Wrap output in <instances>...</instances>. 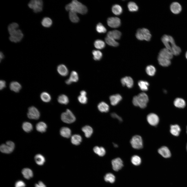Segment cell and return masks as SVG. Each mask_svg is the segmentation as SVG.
<instances>
[{"label": "cell", "mask_w": 187, "mask_h": 187, "mask_svg": "<svg viewBox=\"0 0 187 187\" xmlns=\"http://www.w3.org/2000/svg\"><path fill=\"white\" fill-rule=\"evenodd\" d=\"M162 41L165 47L173 55L177 56L181 53L180 48L176 45L173 38L171 36L164 35L162 37Z\"/></svg>", "instance_id": "cell-1"}, {"label": "cell", "mask_w": 187, "mask_h": 187, "mask_svg": "<svg viewBox=\"0 0 187 187\" xmlns=\"http://www.w3.org/2000/svg\"><path fill=\"white\" fill-rule=\"evenodd\" d=\"M66 10L72 11L83 15L86 14L88 9L86 6L77 0H74L66 5L65 6Z\"/></svg>", "instance_id": "cell-2"}, {"label": "cell", "mask_w": 187, "mask_h": 187, "mask_svg": "<svg viewBox=\"0 0 187 187\" xmlns=\"http://www.w3.org/2000/svg\"><path fill=\"white\" fill-rule=\"evenodd\" d=\"M148 101V97L147 94L142 92L135 96L133 98L132 102L135 106L143 109L146 106Z\"/></svg>", "instance_id": "cell-3"}, {"label": "cell", "mask_w": 187, "mask_h": 187, "mask_svg": "<svg viewBox=\"0 0 187 187\" xmlns=\"http://www.w3.org/2000/svg\"><path fill=\"white\" fill-rule=\"evenodd\" d=\"M136 38L140 40H145L149 41L151 36L149 30L145 28L139 29L137 31L136 34Z\"/></svg>", "instance_id": "cell-4"}, {"label": "cell", "mask_w": 187, "mask_h": 187, "mask_svg": "<svg viewBox=\"0 0 187 187\" xmlns=\"http://www.w3.org/2000/svg\"><path fill=\"white\" fill-rule=\"evenodd\" d=\"M28 5L34 12H39L42 10L43 2L42 0H32L29 2Z\"/></svg>", "instance_id": "cell-5"}, {"label": "cell", "mask_w": 187, "mask_h": 187, "mask_svg": "<svg viewBox=\"0 0 187 187\" xmlns=\"http://www.w3.org/2000/svg\"><path fill=\"white\" fill-rule=\"evenodd\" d=\"M61 118L62 121L68 124L72 123L76 120L75 116L72 112L69 109H67L65 112L62 114Z\"/></svg>", "instance_id": "cell-6"}, {"label": "cell", "mask_w": 187, "mask_h": 187, "mask_svg": "<svg viewBox=\"0 0 187 187\" xmlns=\"http://www.w3.org/2000/svg\"><path fill=\"white\" fill-rule=\"evenodd\" d=\"M9 33L10 35L9 37L10 40L15 43L20 42L23 37V35L22 31L19 29L15 30Z\"/></svg>", "instance_id": "cell-7"}, {"label": "cell", "mask_w": 187, "mask_h": 187, "mask_svg": "<svg viewBox=\"0 0 187 187\" xmlns=\"http://www.w3.org/2000/svg\"><path fill=\"white\" fill-rule=\"evenodd\" d=\"M132 147L136 149H140L143 148V144L142 139L140 136L136 135L133 136L130 141Z\"/></svg>", "instance_id": "cell-8"}, {"label": "cell", "mask_w": 187, "mask_h": 187, "mask_svg": "<svg viewBox=\"0 0 187 187\" xmlns=\"http://www.w3.org/2000/svg\"><path fill=\"white\" fill-rule=\"evenodd\" d=\"M14 143L10 141L6 142V144H2L0 146V150L2 153H10L12 152L14 149Z\"/></svg>", "instance_id": "cell-9"}, {"label": "cell", "mask_w": 187, "mask_h": 187, "mask_svg": "<svg viewBox=\"0 0 187 187\" xmlns=\"http://www.w3.org/2000/svg\"><path fill=\"white\" fill-rule=\"evenodd\" d=\"M27 116L30 119H37L40 117V114L39 111L36 108L32 106L29 108Z\"/></svg>", "instance_id": "cell-10"}, {"label": "cell", "mask_w": 187, "mask_h": 187, "mask_svg": "<svg viewBox=\"0 0 187 187\" xmlns=\"http://www.w3.org/2000/svg\"><path fill=\"white\" fill-rule=\"evenodd\" d=\"M108 25L112 28H116L119 27L121 24L120 19L116 17H111L108 18L107 20Z\"/></svg>", "instance_id": "cell-11"}, {"label": "cell", "mask_w": 187, "mask_h": 187, "mask_svg": "<svg viewBox=\"0 0 187 187\" xmlns=\"http://www.w3.org/2000/svg\"><path fill=\"white\" fill-rule=\"evenodd\" d=\"M147 120L149 123L151 125L155 126L159 122V118L156 114L151 113L149 114L147 116Z\"/></svg>", "instance_id": "cell-12"}, {"label": "cell", "mask_w": 187, "mask_h": 187, "mask_svg": "<svg viewBox=\"0 0 187 187\" xmlns=\"http://www.w3.org/2000/svg\"><path fill=\"white\" fill-rule=\"evenodd\" d=\"M111 164L113 169L117 171L121 169L123 166V162L119 158H117L113 159Z\"/></svg>", "instance_id": "cell-13"}, {"label": "cell", "mask_w": 187, "mask_h": 187, "mask_svg": "<svg viewBox=\"0 0 187 187\" xmlns=\"http://www.w3.org/2000/svg\"><path fill=\"white\" fill-rule=\"evenodd\" d=\"M173 55L171 52L167 48H164L159 52L158 56L170 60L172 59Z\"/></svg>", "instance_id": "cell-14"}, {"label": "cell", "mask_w": 187, "mask_h": 187, "mask_svg": "<svg viewBox=\"0 0 187 187\" xmlns=\"http://www.w3.org/2000/svg\"><path fill=\"white\" fill-rule=\"evenodd\" d=\"M121 82L123 86H126L129 88H132L133 85V80L130 77L126 76L122 78L121 80Z\"/></svg>", "instance_id": "cell-15"}, {"label": "cell", "mask_w": 187, "mask_h": 187, "mask_svg": "<svg viewBox=\"0 0 187 187\" xmlns=\"http://www.w3.org/2000/svg\"><path fill=\"white\" fill-rule=\"evenodd\" d=\"M158 153L165 158H168L171 156V153L169 149L167 147L163 146L158 150Z\"/></svg>", "instance_id": "cell-16"}, {"label": "cell", "mask_w": 187, "mask_h": 187, "mask_svg": "<svg viewBox=\"0 0 187 187\" xmlns=\"http://www.w3.org/2000/svg\"><path fill=\"white\" fill-rule=\"evenodd\" d=\"M170 9L173 13L175 14H177L181 11L182 7L180 4L178 3L174 2L171 4Z\"/></svg>", "instance_id": "cell-17"}, {"label": "cell", "mask_w": 187, "mask_h": 187, "mask_svg": "<svg viewBox=\"0 0 187 187\" xmlns=\"http://www.w3.org/2000/svg\"><path fill=\"white\" fill-rule=\"evenodd\" d=\"M111 104L115 106L117 105L122 99L121 96L119 94H116L110 96L109 98Z\"/></svg>", "instance_id": "cell-18"}, {"label": "cell", "mask_w": 187, "mask_h": 187, "mask_svg": "<svg viewBox=\"0 0 187 187\" xmlns=\"http://www.w3.org/2000/svg\"><path fill=\"white\" fill-rule=\"evenodd\" d=\"M121 35V33L120 31L115 30L109 31L107 33V36L115 40L119 39Z\"/></svg>", "instance_id": "cell-19"}, {"label": "cell", "mask_w": 187, "mask_h": 187, "mask_svg": "<svg viewBox=\"0 0 187 187\" xmlns=\"http://www.w3.org/2000/svg\"><path fill=\"white\" fill-rule=\"evenodd\" d=\"M9 87L12 91L17 92L20 90L22 86L21 84L18 82L16 81H13L10 83Z\"/></svg>", "instance_id": "cell-20"}, {"label": "cell", "mask_w": 187, "mask_h": 187, "mask_svg": "<svg viewBox=\"0 0 187 187\" xmlns=\"http://www.w3.org/2000/svg\"><path fill=\"white\" fill-rule=\"evenodd\" d=\"M60 135L62 137L66 138H69L71 136V131L70 129L67 127H63L61 129L60 131Z\"/></svg>", "instance_id": "cell-21"}, {"label": "cell", "mask_w": 187, "mask_h": 187, "mask_svg": "<svg viewBox=\"0 0 187 187\" xmlns=\"http://www.w3.org/2000/svg\"><path fill=\"white\" fill-rule=\"evenodd\" d=\"M170 128V132L172 135L176 136H179L181 130L179 125L177 124L171 125Z\"/></svg>", "instance_id": "cell-22"}, {"label": "cell", "mask_w": 187, "mask_h": 187, "mask_svg": "<svg viewBox=\"0 0 187 187\" xmlns=\"http://www.w3.org/2000/svg\"><path fill=\"white\" fill-rule=\"evenodd\" d=\"M173 103L176 107L180 108H184L186 105L185 101L183 99L179 98H176L175 100Z\"/></svg>", "instance_id": "cell-23"}, {"label": "cell", "mask_w": 187, "mask_h": 187, "mask_svg": "<svg viewBox=\"0 0 187 187\" xmlns=\"http://www.w3.org/2000/svg\"><path fill=\"white\" fill-rule=\"evenodd\" d=\"M22 173L23 177L27 179H29L32 177L33 174L32 170L29 168H24L22 169Z\"/></svg>", "instance_id": "cell-24"}, {"label": "cell", "mask_w": 187, "mask_h": 187, "mask_svg": "<svg viewBox=\"0 0 187 187\" xmlns=\"http://www.w3.org/2000/svg\"><path fill=\"white\" fill-rule=\"evenodd\" d=\"M58 73L63 76H66L68 74V70L66 67L63 64H60L57 67Z\"/></svg>", "instance_id": "cell-25"}, {"label": "cell", "mask_w": 187, "mask_h": 187, "mask_svg": "<svg viewBox=\"0 0 187 187\" xmlns=\"http://www.w3.org/2000/svg\"><path fill=\"white\" fill-rule=\"evenodd\" d=\"M158 60L159 64L164 67H167L171 63L170 60L162 57L158 56Z\"/></svg>", "instance_id": "cell-26"}, {"label": "cell", "mask_w": 187, "mask_h": 187, "mask_svg": "<svg viewBox=\"0 0 187 187\" xmlns=\"http://www.w3.org/2000/svg\"><path fill=\"white\" fill-rule=\"evenodd\" d=\"M98 110L101 112H107L109 109V106L106 103L102 102L100 103L98 105Z\"/></svg>", "instance_id": "cell-27"}, {"label": "cell", "mask_w": 187, "mask_h": 187, "mask_svg": "<svg viewBox=\"0 0 187 187\" xmlns=\"http://www.w3.org/2000/svg\"><path fill=\"white\" fill-rule=\"evenodd\" d=\"M82 130L84 132L85 136L87 138L90 137L93 132L92 128L88 125H86L83 127L82 128Z\"/></svg>", "instance_id": "cell-28"}, {"label": "cell", "mask_w": 187, "mask_h": 187, "mask_svg": "<svg viewBox=\"0 0 187 187\" xmlns=\"http://www.w3.org/2000/svg\"><path fill=\"white\" fill-rule=\"evenodd\" d=\"M82 139V138L80 135L75 134L71 136V142L73 144L75 145H78L81 142Z\"/></svg>", "instance_id": "cell-29"}, {"label": "cell", "mask_w": 187, "mask_h": 187, "mask_svg": "<svg viewBox=\"0 0 187 187\" xmlns=\"http://www.w3.org/2000/svg\"><path fill=\"white\" fill-rule=\"evenodd\" d=\"M34 159L37 164L39 165H43L45 162L44 157L41 154L36 155L34 157Z\"/></svg>", "instance_id": "cell-30"}, {"label": "cell", "mask_w": 187, "mask_h": 187, "mask_svg": "<svg viewBox=\"0 0 187 187\" xmlns=\"http://www.w3.org/2000/svg\"><path fill=\"white\" fill-rule=\"evenodd\" d=\"M47 128L46 124L45 123L42 122L38 123L36 126L37 130L42 133L45 132L46 131Z\"/></svg>", "instance_id": "cell-31"}, {"label": "cell", "mask_w": 187, "mask_h": 187, "mask_svg": "<svg viewBox=\"0 0 187 187\" xmlns=\"http://www.w3.org/2000/svg\"><path fill=\"white\" fill-rule=\"evenodd\" d=\"M94 152L100 156H104L106 153L105 149L102 147L95 146L93 148Z\"/></svg>", "instance_id": "cell-32"}, {"label": "cell", "mask_w": 187, "mask_h": 187, "mask_svg": "<svg viewBox=\"0 0 187 187\" xmlns=\"http://www.w3.org/2000/svg\"><path fill=\"white\" fill-rule=\"evenodd\" d=\"M52 21L51 19L48 17H44L41 21L42 25L45 28H49L52 24Z\"/></svg>", "instance_id": "cell-33"}, {"label": "cell", "mask_w": 187, "mask_h": 187, "mask_svg": "<svg viewBox=\"0 0 187 187\" xmlns=\"http://www.w3.org/2000/svg\"><path fill=\"white\" fill-rule=\"evenodd\" d=\"M112 10L113 13L116 15H120L122 12V7L120 5L117 4L114 5L112 6Z\"/></svg>", "instance_id": "cell-34"}, {"label": "cell", "mask_w": 187, "mask_h": 187, "mask_svg": "<svg viewBox=\"0 0 187 187\" xmlns=\"http://www.w3.org/2000/svg\"><path fill=\"white\" fill-rule=\"evenodd\" d=\"M138 84L142 90L145 91L148 90L149 84L147 82L142 80L140 81L138 83Z\"/></svg>", "instance_id": "cell-35"}, {"label": "cell", "mask_w": 187, "mask_h": 187, "mask_svg": "<svg viewBox=\"0 0 187 187\" xmlns=\"http://www.w3.org/2000/svg\"><path fill=\"white\" fill-rule=\"evenodd\" d=\"M105 41L108 44L111 46L116 47L119 45L118 43L115 39L107 36L105 38Z\"/></svg>", "instance_id": "cell-36"}, {"label": "cell", "mask_w": 187, "mask_h": 187, "mask_svg": "<svg viewBox=\"0 0 187 187\" xmlns=\"http://www.w3.org/2000/svg\"><path fill=\"white\" fill-rule=\"evenodd\" d=\"M69 16L70 20L72 22L77 23L79 20V18L77 16L76 13L70 11Z\"/></svg>", "instance_id": "cell-37"}, {"label": "cell", "mask_w": 187, "mask_h": 187, "mask_svg": "<svg viewBox=\"0 0 187 187\" xmlns=\"http://www.w3.org/2000/svg\"><path fill=\"white\" fill-rule=\"evenodd\" d=\"M104 178L106 182L111 183H113L115 179L114 175L111 173H108L106 174L104 176Z\"/></svg>", "instance_id": "cell-38"}, {"label": "cell", "mask_w": 187, "mask_h": 187, "mask_svg": "<svg viewBox=\"0 0 187 187\" xmlns=\"http://www.w3.org/2000/svg\"><path fill=\"white\" fill-rule=\"evenodd\" d=\"M40 98L43 102H49L51 99L50 95L46 92H42L41 94Z\"/></svg>", "instance_id": "cell-39"}, {"label": "cell", "mask_w": 187, "mask_h": 187, "mask_svg": "<svg viewBox=\"0 0 187 187\" xmlns=\"http://www.w3.org/2000/svg\"><path fill=\"white\" fill-rule=\"evenodd\" d=\"M58 102L61 104H66L69 103V99L66 96L62 95L58 96Z\"/></svg>", "instance_id": "cell-40"}, {"label": "cell", "mask_w": 187, "mask_h": 187, "mask_svg": "<svg viewBox=\"0 0 187 187\" xmlns=\"http://www.w3.org/2000/svg\"><path fill=\"white\" fill-rule=\"evenodd\" d=\"M22 127L24 130L27 132H30L33 129V126L32 124L28 122L23 123L22 124Z\"/></svg>", "instance_id": "cell-41"}, {"label": "cell", "mask_w": 187, "mask_h": 187, "mask_svg": "<svg viewBox=\"0 0 187 187\" xmlns=\"http://www.w3.org/2000/svg\"><path fill=\"white\" fill-rule=\"evenodd\" d=\"M94 45L97 49H102L105 47V44L103 41L100 39H97L94 42Z\"/></svg>", "instance_id": "cell-42"}, {"label": "cell", "mask_w": 187, "mask_h": 187, "mask_svg": "<svg viewBox=\"0 0 187 187\" xmlns=\"http://www.w3.org/2000/svg\"><path fill=\"white\" fill-rule=\"evenodd\" d=\"M146 71L148 75L152 76L155 74L156 72V69L152 65H149L146 67Z\"/></svg>", "instance_id": "cell-43"}, {"label": "cell", "mask_w": 187, "mask_h": 187, "mask_svg": "<svg viewBox=\"0 0 187 187\" xmlns=\"http://www.w3.org/2000/svg\"><path fill=\"white\" fill-rule=\"evenodd\" d=\"M128 7L129 10L132 12L137 11L138 9L136 3L132 2H130L128 3Z\"/></svg>", "instance_id": "cell-44"}, {"label": "cell", "mask_w": 187, "mask_h": 187, "mask_svg": "<svg viewBox=\"0 0 187 187\" xmlns=\"http://www.w3.org/2000/svg\"><path fill=\"white\" fill-rule=\"evenodd\" d=\"M131 161L132 163L136 166L140 165L141 162V160L140 157L136 155L133 156L132 157Z\"/></svg>", "instance_id": "cell-45"}, {"label": "cell", "mask_w": 187, "mask_h": 187, "mask_svg": "<svg viewBox=\"0 0 187 187\" xmlns=\"http://www.w3.org/2000/svg\"><path fill=\"white\" fill-rule=\"evenodd\" d=\"M92 54L93 55V58L95 60H99L102 57V53L99 50H94L92 51Z\"/></svg>", "instance_id": "cell-46"}, {"label": "cell", "mask_w": 187, "mask_h": 187, "mask_svg": "<svg viewBox=\"0 0 187 187\" xmlns=\"http://www.w3.org/2000/svg\"><path fill=\"white\" fill-rule=\"evenodd\" d=\"M71 82H76L78 79V76L77 73L75 71H72L68 79Z\"/></svg>", "instance_id": "cell-47"}, {"label": "cell", "mask_w": 187, "mask_h": 187, "mask_svg": "<svg viewBox=\"0 0 187 187\" xmlns=\"http://www.w3.org/2000/svg\"><path fill=\"white\" fill-rule=\"evenodd\" d=\"M96 29L99 33H104L106 31V29L101 23H99L97 24Z\"/></svg>", "instance_id": "cell-48"}, {"label": "cell", "mask_w": 187, "mask_h": 187, "mask_svg": "<svg viewBox=\"0 0 187 187\" xmlns=\"http://www.w3.org/2000/svg\"><path fill=\"white\" fill-rule=\"evenodd\" d=\"M19 25L17 23L14 22L10 24L8 27V32L10 33L14 30L18 29Z\"/></svg>", "instance_id": "cell-49"}, {"label": "cell", "mask_w": 187, "mask_h": 187, "mask_svg": "<svg viewBox=\"0 0 187 187\" xmlns=\"http://www.w3.org/2000/svg\"><path fill=\"white\" fill-rule=\"evenodd\" d=\"M79 101L82 104H85L87 102V98L86 96L80 95L78 98Z\"/></svg>", "instance_id": "cell-50"}, {"label": "cell", "mask_w": 187, "mask_h": 187, "mask_svg": "<svg viewBox=\"0 0 187 187\" xmlns=\"http://www.w3.org/2000/svg\"><path fill=\"white\" fill-rule=\"evenodd\" d=\"M26 184L25 183L22 181L19 180L15 183V187H25Z\"/></svg>", "instance_id": "cell-51"}, {"label": "cell", "mask_w": 187, "mask_h": 187, "mask_svg": "<svg viewBox=\"0 0 187 187\" xmlns=\"http://www.w3.org/2000/svg\"><path fill=\"white\" fill-rule=\"evenodd\" d=\"M111 116L113 118H116L120 122L122 121L121 117L115 113H112L111 114Z\"/></svg>", "instance_id": "cell-52"}, {"label": "cell", "mask_w": 187, "mask_h": 187, "mask_svg": "<svg viewBox=\"0 0 187 187\" xmlns=\"http://www.w3.org/2000/svg\"><path fill=\"white\" fill-rule=\"evenodd\" d=\"M6 83L3 80L0 81V89L1 90L3 89L6 87Z\"/></svg>", "instance_id": "cell-53"}, {"label": "cell", "mask_w": 187, "mask_h": 187, "mask_svg": "<svg viewBox=\"0 0 187 187\" xmlns=\"http://www.w3.org/2000/svg\"><path fill=\"white\" fill-rule=\"evenodd\" d=\"M35 187H46L45 185L41 181H39L38 184H36Z\"/></svg>", "instance_id": "cell-54"}, {"label": "cell", "mask_w": 187, "mask_h": 187, "mask_svg": "<svg viewBox=\"0 0 187 187\" xmlns=\"http://www.w3.org/2000/svg\"><path fill=\"white\" fill-rule=\"evenodd\" d=\"M81 95L86 96V93L85 91L83 90L81 91L80 92Z\"/></svg>", "instance_id": "cell-55"}, {"label": "cell", "mask_w": 187, "mask_h": 187, "mask_svg": "<svg viewBox=\"0 0 187 187\" xmlns=\"http://www.w3.org/2000/svg\"><path fill=\"white\" fill-rule=\"evenodd\" d=\"M4 56L2 52H1L0 53V58L1 61L4 58Z\"/></svg>", "instance_id": "cell-56"}, {"label": "cell", "mask_w": 187, "mask_h": 187, "mask_svg": "<svg viewBox=\"0 0 187 187\" xmlns=\"http://www.w3.org/2000/svg\"><path fill=\"white\" fill-rule=\"evenodd\" d=\"M113 145L114 146V147H118V145H117L116 144L113 143Z\"/></svg>", "instance_id": "cell-57"}, {"label": "cell", "mask_w": 187, "mask_h": 187, "mask_svg": "<svg viewBox=\"0 0 187 187\" xmlns=\"http://www.w3.org/2000/svg\"><path fill=\"white\" fill-rule=\"evenodd\" d=\"M185 56H186V59H187V51L186 52V53Z\"/></svg>", "instance_id": "cell-58"}, {"label": "cell", "mask_w": 187, "mask_h": 187, "mask_svg": "<svg viewBox=\"0 0 187 187\" xmlns=\"http://www.w3.org/2000/svg\"><path fill=\"white\" fill-rule=\"evenodd\" d=\"M186 150L187 151V145H186Z\"/></svg>", "instance_id": "cell-59"}, {"label": "cell", "mask_w": 187, "mask_h": 187, "mask_svg": "<svg viewBox=\"0 0 187 187\" xmlns=\"http://www.w3.org/2000/svg\"><path fill=\"white\" fill-rule=\"evenodd\" d=\"M186 129H187V131H186V132H187V128H186Z\"/></svg>", "instance_id": "cell-60"}]
</instances>
